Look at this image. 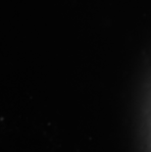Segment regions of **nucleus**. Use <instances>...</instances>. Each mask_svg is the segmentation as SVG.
I'll return each instance as SVG.
<instances>
[]
</instances>
